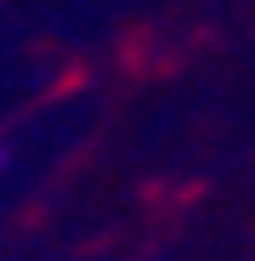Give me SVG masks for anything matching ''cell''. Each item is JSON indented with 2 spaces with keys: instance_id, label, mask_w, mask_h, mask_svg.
<instances>
[]
</instances>
